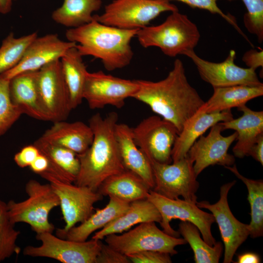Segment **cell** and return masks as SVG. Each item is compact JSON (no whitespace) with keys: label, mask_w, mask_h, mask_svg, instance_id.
I'll use <instances>...</instances> for the list:
<instances>
[{"label":"cell","mask_w":263,"mask_h":263,"mask_svg":"<svg viewBox=\"0 0 263 263\" xmlns=\"http://www.w3.org/2000/svg\"><path fill=\"white\" fill-rule=\"evenodd\" d=\"M139 89L132 98L148 105L162 118L172 123L179 133L185 123L204 104L189 83L181 60L177 58L167 76L157 81L136 79Z\"/></svg>","instance_id":"obj_1"},{"label":"cell","mask_w":263,"mask_h":263,"mask_svg":"<svg viewBox=\"0 0 263 263\" xmlns=\"http://www.w3.org/2000/svg\"><path fill=\"white\" fill-rule=\"evenodd\" d=\"M118 118L111 112L105 117L97 113L90 118L93 140L85 151L77 154L80 169L74 184L97 191L106 179L125 169L115 136Z\"/></svg>","instance_id":"obj_2"},{"label":"cell","mask_w":263,"mask_h":263,"mask_svg":"<svg viewBox=\"0 0 263 263\" xmlns=\"http://www.w3.org/2000/svg\"><path fill=\"white\" fill-rule=\"evenodd\" d=\"M138 31L107 25L94 17L86 24L69 28L65 36L68 41L76 43L75 48L82 56L99 59L107 71H112L131 63L134 54L131 43Z\"/></svg>","instance_id":"obj_3"},{"label":"cell","mask_w":263,"mask_h":263,"mask_svg":"<svg viewBox=\"0 0 263 263\" xmlns=\"http://www.w3.org/2000/svg\"><path fill=\"white\" fill-rule=\"evenodd\" d=\"M200 37L196 25L179 11L172 12L160 24L148 25L138 30L136 36L143 47L159 48L163 54L171 57L194 50Z\"/></svg>","instance_id":"obj_4"},{"label":"cell","mask_w":263,"mask_h":263,"mask_svg":"<svg viewBox=\"0 0 263 263\" xmlns=\"http://www.w3.org/2000/svg\"><path fill=\"white\" fill-rule=\"evenodd\" d=\"M28 197L24 201L11 200L7 203L10 221L15 225L24 223L29 225L36 234L50 232L55 229L49 220L51 211L59 206L57 195L50 184H42L31 179L25 185Z\"/></svg>","instance_id":"obj_5"},{"label":"cell","mask_w":263,"mask_h":263,"mask_svg":"<svg viewBox=\"0 0 263 263\" xmlns=\"http://www.w3.org/2000/svg\"><path fill=\"white\" fill-rule=\"evenodd\" d=\"M177 11L178 7L169 0H113L105 6L102 14L94 17L107 25L139 30L161 13Z\"/></svg>","instance_id":"obj_6"},{"label":"cell","mask_w":263,"mask_h":263,"mask_svg":"<svg viewBox=\"0 0 263 263\" xmlns=\"http://www.w3.org/2000/svg\"><path fill=\"white\" fill-rule=\"evenodd\" d=\"M105 241L110 246L126 255L147 250L173 255L177 254L175 249L177 246L187 243L184 238L172 236L160 230L154 222L141 223L119 235H107Z\"/></svg>","instance_id":"obj_7"},{"label":"cell","mask_w":263,"mask_h":263,"mask_svg":"<svg viewBox=\"0 0 263 263\" xmlns=\"http://www.w3.org/2000/svg\"><path fill=\"white\" fill-rule=\"evenodd\" d=\"M147 199L151 202L159 212L161 221L159 223L163 231L175 237H179L178 231L174 230L170 225L173 219L187 221L196 225L204 240L213 246L216 240L212 236L211 227L215 219L211 213L202 210L196 203L178 198L170 199L163 196L152 189L149 191Z\"/></svg>","instance_id":"obj_8"},{"label":"cell","mask_w":263,"mask_h":263,"mask_svg":"<svg viewBox=\"0 0 263 263\" xmlns=\"http://www.w3.org/2000/svg\"><path fill=\"white\" fill-rule=\"evenodd\" d=\"M154 177L152 189L170 199L181 196L186 201L196 203V193L199 188L193 161L187 155L172 163H161L149 160Z\"/></svg>","instance_id":"obj_9"},{"label":"cell","mask_w":263,"mask_h":263,"mask_svg":"<svg viewBox=\"0 0 263 263\" xmlns=\"http://www.w3.org/2000/svg\"><path fill=\"white\" fill-rule=\"evenodd\" d=\"M36 238L41 244L26 246L23 251L24 255L49 258L63 263H95L103 243L92 239L84 242L71 241L50 232L36 234Z\"/></svg>","instance_id":"obj_10"},{"label":"cell","mask_w":263,"mask_h":263,"mask_svg":"<svg viewBox=\"0 0 263 263\" xmlns=\"http://www.w3.org/2000/svg\"><path fill=\"white\" fill-rule=\"evenodd\" d=\"M39 175L48 181L59 199L65 223L63 228L58 229L61 231L66 232L85 221L94 212L95 203L103 199L97 191L88 187L62 182L46 172Z\"/></svg>","instance_id":"obj_11"},{"label":"cell","mask_w":263,"mask_h":263,"mask_svg":"<svg viewBox=\"0 0 263 263\" xmlns=\"http://www.w3.org/2000/svg\"><path fill=\"white\" fill-rule=\"evenodd\" d=\"M132 132L136 144L148 160L172 162V150L179 134L172 123L158 115L150 116L132 128Z\"/></svg>","instance_id":"obj_12"},{"label":"cell","mask_w":263,"mask_h":263,"mask_svg":"<svg viewBox=\"0 0 263 263\" xmlns=\"http://www.w3.org/2000/svg\"><path fill=\"white\" fill-rule=\"evenodd\" d=\"M139 89L136 80H130L106 74L102 71L87 72L83 98L90 109H102L107 105L120 109L125 100L132 97Z\"/></svg>","instance_id":"obj_13"},{"label":"cell","mask_w":263,"mask_h":263,"mask_svg":"<svg viewBox=\"0 0 263 263\" xmlns=\"http://www.w3.org/2000/svg\"><path fill=\"white\" fill-rule=\"evenodd\" d=\"M189 57L196 66L201 78L213 88L238 85L250 86L263 85L255 72L249 68H243L235 63L236 52L231 50L222 62H213L198 56L194 50L183 54Z\"/></svg>","instance_id":"obj_14"},{"label":"cell","mask_w":263,"mask_h":263,"mask_svg":"<svg viewBox=\"0 0 263 263\" xmlns=\"http://www.w3.org/2000/svg\"><path fill=\"white\" fill-rule=\"evenodd\" d=\"M37 85L41 102L50 121L65 120L72 110L60 59L38 71Z\"/></svg>","instance_id":"obj_15"},{"label":"cell","mask_w":263,"mask_h":263,"mask_svg":"<svg viewBox=\"0 0 263 263\" xmlns=\"http://www.w3.org/2000/svg\"><path fill=\"white\" fill-rule=\"evenodd\" d=\"M235 180L223 185L220 188V198L217 202L211 204L208 201L197 202L199 208L209 210L219 226L225 247L223 263H230L239 246L249 235L247 224L238 220L229 208L228 193L235 184Z\"/></svg>","instance_id":"obj_16"},{"label":"cell","mask_w":263,"mask_h":263,"mask_svg":"<svg viewBox=\"0 0 263 263\" xmlns=\"http://www.w3.org/2000/svg\"><path fill=\"white\" fill-rule=\"evenodd\" d=\"M222 125L218 123L211 127L207 136L201 135L189 149L187 155L193 162V169L197 177L209 166L219 165L230 166L235 163V156L228 153L232 143L236 140V132L224 136Z\"/></svg>","instance_id":"obj_17"},{"label":"cell","mask_w":263,"mask_h":263,"mask_svg":"<svg viewBox=\"0 0 263 263\" xmlns=\"http://www.w3.org/2000/svg\"><path fill=\"white\" fill-rule=\"evenodd\" d=\"M75 45V42L61 40L56 34L37 37L27 46L19 63L0 75L10 80L23 72L38 71L46 64L60 59Z\"/></svg>","instance_id":"obj_18"},{"label":"cell","mask_w":263,"mask_h":263,"mask_svg":"<svg viewBox=\"0 0 263 263\" xmlns=\"http://www.w3.org/2000/svg\"><path fill=\"white\" fill-rule=\"evenodd\" d=\"M37 72H23L11 78L9 85L10 96L12 103L22 114L38 120L50 121L39 96Z\"/></svg>","instance_id":"obj_19"},{"label":"cell","mask_w":263,"mask_h":263,"mask_svg":"<svg viewBox=\"0 0 263 263\" xmlns=\"http://www.w3.org/2000/svg\"><path fill=\"white\" fill-rule=\"evenodd\" d=\"M233 118L231 110L206 113L198 111L184 125L173 145L171 158L176 162L185 157L193 143L215 124Z\"/></svg>","instance_id":"obj_20"},{"label":"cell","mask_w":263,"mask_h":263,"mask_svg":"<svg viewBox=\"0 0 263 263\" xmlns=\"http://www.w3.org/2000/svg\"><path fill=\"white\" fill-rule=\"evenodd\" d=\"M243 112L238 118L220 122L223 131L235 130L237 142L232 149L234 156L239 158L248 156L251 147L263 135V112L253 111L245 105L238 108Z\"/></svg>","instance_id":"obj_21"},{"label":"cell","mask_w":263,"mask_h":263,"mask_svg":"<svg viewBox=\"0 0 263 263\" xmlns=\"http://www.w3.org/2000/svg\"><path fill=\"white\" fill-rule=\"evenodd\" d=\"M115 136L125 169L136 173L152 189L154 180L151 165L146 156L136 144L132 128L126 124L117 123Z\"/></svg>","instance_id":"obj_22"},{"label":"cell","mask_w":263,"mask_h":263,"mask_svg":"<svg viewBox=\"0 0 263 263\" xmlns=\"http://www.w3.org/2000/svg\"><path fill=\"white\" fill-rule=\"evenodd\" d=\"M53 123L41 136L43 140L68 149L77 154L83 153L91 145L94 133L89 125L79 121Z\"/></svg>","instance_id":"obj_23"},{"label":"cell","mask_w":263,"mask_h":263,"mask_svg":"<svg viewBox=\"0 0 263 263\" xmlns=\"http://www.w3.org/2000/svg\"><path fill=\"white\" fill-rule=\"evenodd\" d=\"M109 203L103 208L96 209L85 221L66 232L58 229L56 235L61 238L76 242H84L94 231L102 229L124 213L131 203L114 196H109Z\"/></svg>","instance_id":"obj_24"},{"label":"cell","mask_w":263,"mask_h":263,"mask_svg":"<svg viewBox=\"0 0 263 263\" xmlns=\"http://www.w3.org/2000/svg\"><path fill=\"white\" fill-rule=\"evenodd\" d=\"M33 144L48 160L49 167L46 172L62 182L74 183L80 169V162L76 153L40 137Z\"/></svg>","instance_id":"obj_25"},{"label":"cell","mask_w":263,"mask_h":263,"mask_svg":"<svg viewBox=\"0 0 263 263\" xmlns=\"http://www.w3.org/2000/svg\"><path fill=\"white\" fill-rule=\"evenodd\" d=\"M160 214L147 199L131 202L128 210L104 227L96 232L92 239L101 240L107 235L120 234L141 223L154 222L160 223Z\"/></svg>","instance_id":"obj_26"},{"label":"cell","mask_w":263,"mask_h":263,"mask_svg":"<svg viewBox=\"0 0 263 263\" xmlns=\"http://www.w3.org/2000/svg\"><path fill=\"white\" fill-rule=\"evenodd\" d=\"M150 190L140 176L125 169L106 179L97 191L103 196H114L131 203L147 199Z\"/></svg>","instance_id":"obj_27"},{"label":"cell","mask_w":263,"mask_h":263,"mask_svg":"<svg viewBox=\"0 0 263 263\" xmlns=\"http://www.w3.org/2000/svg\"><path fill=\"white\" fill-rule=\"evenodd\" d=\"M263 95V85L250 86L238 85L213 88L209 99L205 102L199 111L211 113L239 108L250 100Z\"/></svg>","instance_id":"obj_28"},{"label":"cell","mask_w":263,"mask_h":263,"mask_svg":"<svg viewBox=\"0 0 263 263\" xmlns=\"http://www.w3.org/2000/svg\"><path fill=\"white\" fill-rule=\"evenodd\" d=\"M60 61L73 110L79 106L83 99V92L88 71L82 56L75 46L68 50Z\"/></svg>","instance_id":"obj_29"},{"label":"cell","mask_w":263,"mask_h":263,"mask_svg":"<svg viewBox=\"0 0 263 263\" xmlns=\"http://www.w3.org/2000/svg\"><path fill=\"white\" fill-rule=\"evenodd\" d=\"M102 4V0H63L62 5L52 13V18L64 26L78 27L92 21L93 13L98 11Z\"/></svg>","instance_id":"obj_30"},{"label":"cell","mask_w":263,"mask_h":263,"mask_svg":"<svg viewBox=\"0 0 263 263\" xmlns=\"http://www.w3.org/2000/svg\"><path fill=\"white\" fill-rule=\"evenodd\" d=\"M243 182L248 190L247 199L250 206L251 221L247 225L249 235L252 238L263 235V181L245 177L238 171L236 166H225Z\"/></svg>","instance_id":"obj_31"},{"label":"cell","mask_w":263,"mask_h":263,"mask_svg":"<svg viewBox=\"0 0 263 263\" xmlns=\"http://www.w3.org/2000/svg\"><path fill=\"white\" fill-rule=\"evenodd\" d=\"M180 234L190 245L194 253L196 263H218L224 250L220 242L213 246L208 244L200 236L197 227L187 221H181L179 225Z\"/></svg>","instance_id":"obj_32"},{"label":"cell","mask_w":263,"mask_h":263,"mask_svg":"<svg viewBox=\"0 0 263 263\" xmlns=\"http://www.w3.org/2000/svg\"><path fill=\"white\" fill-rule=\"evenodd\" d=\"M37 37L36 32L19 38L10 33L2 40L0 47V75L19 63L27 46Z\"/></svg>","instance_id":"obj_33"},{"label":"cell","mask_w":263,"mask_h":263,"mask_svg":"<svg viewBox=\"0 0 263 263\" xmlns=\"http://www.w3.org/2000/svg\"><path fill=\"white\" fill-rule=\"evenodd\" d=\"M15 225L10 220L7 203L0 200V262L20 252L17 244L20 232Z\"/></svg>","instance_id":"obj_34"},{"label":"cell","mask_w":263,"mask_h":263,"mask_svg":"<svg viewBox=\"0 0 263 263\" xmlns=\"http://www.w3.org/2000/svg\"><path fill=\"white\" fill-rule=\"evenodd\" d=\"M9 85V80L0 75V136L3 135L22 114L11 100Z\"/></svg>","instance_id":"obj_35"},{"label":"cell","mask_w":263,"mask_h":263,"mask_svg":"<svg viewBox=\"0 0 263 263\" xmlns=\"http://www.w3.org/2000/svg\"><path fill=\"white\" fill-rule=\"evenodd\" d=\"M246 12L244 23L246 30L255 35L259 43L263 41V0H242Z\"/></svg>","instance_id":"obj_36"},{"label":"cell","mask_w":263,"mask_h":263,"mask_svg":"<svg viewBox=\"0 0 263 263\" xmlns=\"http://www.w3.org/2000/svg\"><path fill=\"white\" fill-rule=\"evenodd\" d=\"M178 1L184 3L188 6L197 8L201 9L207 10L211 14H217L225 20L230 24L242 35L250 43L246 36L244 34L242 30L239 27L235 18L230 14H226L218 7L217 2L218 0H169ZM232 1L234 0H227Z\"/></svg>","instance_id":"obj_37"},{"label":"cell","mask_w":263,"mask_h":263,"mask_svg":"<svg viewBox=\"0 0 263 263\" xmlns=\"http://www.w3.org/2000/svg\"><path fill=\"white\" fill-rule=\"evenodd\" d=\"M133 263H170V255L155 251H143L126 255Z\"/></svg>","instance_id":"obj_38"},{"label":"cell","mask_w":263,"mask_h":263,"mask_svg":"<svg viewBox=\"0 0 263 263\" xmlns=\"http://www.w3.org/2000/svg\"><path fill=\"white\" fill-rule=\"evenodd\" d=\"M128 257L107 244L102 243L95 263H130Z\"/></svg>","instance_id":"obj_39"},{"label":"cell","mask_w":263,"mask_h":263,"mask_svg":"<svg viewBox=\"0 0 263 263\" xmlns=\"http://www.w3.org/2000/svg\"><path fill=\"white\" fill-rule=\"evenodd\" d=\"M39 153L38 148L33 144L24 147L16 153L14 160L19 167L26 168L30 166Z\"/></svg>","instance_id":"obj_40"},{"label":"cell","mask_w":263,"mask_h":263,"mask_svg":"<svg viewBox=\"0 0 263 263\" xmlns=\"http://www.w3.org/2000/svg\"><path fill=\"white\" fill-rule=\"evenodd\" d=\"M243 61L248 68L256 70L263 67V50L252 49L244 53L242 57Z\"/></svg>","instance_id":"obj_41"},{"label":"cell","mask_w":263,"mask_h":263,"mask_svg":"<svg viewBox=\"0 0 263 263\" xmlns=\"http://www.w3.org/2000/svg\"><path fill=\"white\" fill-rule=\"evenodd\" d=\"M48 167V159L40 152L29 166L32 171L38 175L46 171Z\"/></svg>","instance_id":"obj_42"},{"label":"cell","mask_w":263,"mask_h":263,"mask_svg":"<svg viewBox=\"0 0 263 263\" xmlns=\"http://www.w3.org/2000/svg\"><path fill=\"white\" fill-rule=\"evenodd\" d=\"M248 156H252L262 166L263 165V135L260 136L251 147Z\"/></svg>","instance_id":"obj_43"},{"label":"cell","mask_w":263,"mask_h":263,"mask_svg":"<svg viewBox=\"0 0 263 263\" xmlns=\"http://www.w3.org/2000/svg\"><path fill=\"white\" fill-rule=\"evenodd\" d=\"M261 262L260 256L255 253L245 252L238 255L237 263H259Z\"/></svg>","instance_id":"obj_44"},{"label":"cell","mask_w":263,"mask_h":263,"mask_svg":"<svg viewBox=\"0 0 263 263\" xmlns=\"http://www.w3.org/2000/svg\"><path fill=\"white\" fill-rule=\"evenodd\" d=\"M13 0H0V13L6 14L10 12Z\"/></svg>","instance_id":"obj_45"}]
</instances>
